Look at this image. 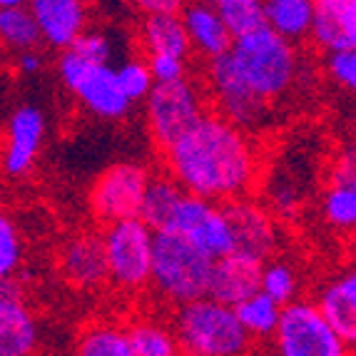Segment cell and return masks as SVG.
<instances>
[{
    "instance_id": "cell-32",
    "label": "cell",
    "mask_w": 356,
    "mask_h": 356,
    "mask_svg": "<svg viewBox=\"0 0 356 356\" xmlns=\"http://www.w3.org/2000/svg\"><path fill=\"white\" fill-rule=\"evenodd\" d=\"M23 257V244H20L18 227L13 225L10 217L0 212V280L13 277Z\"/></svg>"
},
{
    "instance_id": "cell-12",
    "label": "cell",
    "mask_w": 356,
    "mask_h": 356,
    "mask_svg": "<svg viewBox=\"0 0 356 356\" xmlns=\"http://www.w3.org/2000/svg\"><path fill=\"white\" fill-rule=\"evenodd\" d=\"M222 212H225V220L232 232V252L252 257L264 264V259L277 247V229H274L269 214L259 204L250 202L244 197L227 200Z\"/></svg>"
},
{
    "instance_id": "cell-1",
    "label": "cell",
    "mask_w": 356,
    "mask_h": 356,
    "mask_svg": "<svg viewBox=\"0 0 356 356\" xmlns=\"http://www.w3.org/2000/svg\"><path fill=\"white\" fill-rule=\"evenodd\" d=\"M165 152L172 177L190 195L227 202L254 184L257 154L250 137L222 115L202 113Z\"/></svg>"
},
{
    "instance_id": "cell-3",
    "label": "cell",
    "mask_w": 356,
    "mask_h": 356,
    "mask_svg": "<svg viewBox=\"0 0 356 356\" xmlns=\"http://www.w3.org/2000/svg\"><path fill=\"white\" fill-rule=\"evenodd\" d=\"M229 55L250 88L264 100L284 95L297 75V53L291 42L269 25L234 38Z\"/></svg>"
},
{
    "instance_id": "cell-21",
    "label": "cell",
    "mask_w": 356,
    "mask_h": 356,
    "mask_svg": "<svg viewBox=\"0 0 356 356\" xmlns=\"http://www.w3.org/2000/svg\"><path fill=\"white\" fill-rule=\"evenodd\" d=\"M143 40L149 53H167L187 58L190 53V38L177 13H147L143 25Z\"/></svg>"
},
{
    "instance_id": "cell-27",
    "label": "cell",
    "mask_w": 356,
    "mask_h": 356,
    "mask_svg": "<svg viewBox=\"0 0 356 356\" xmlns=\"http://www.w3.org/2000/svg\"><path fill=\"white\" fill-rule=\"evenodd\" d=\"M127 339L132 356H175L179 351L175 334L157 324H137L127 332Z\"/></svg>"
},
{
    "instance_id": "cell-39",
    "label": "cell",
    "mask_w": 356,
    "mask_h": 356,
    "mask_svg": "<svg viewBox=\"0 0 356 356\" xmlns=\"http://www.w3.org/2000/svg\"><path fill=\"white\" fill-rule=\"evenodd\" d=\"M192 3H214V0H192Z\"/></svg>"
},
{
    "instance_id": "cell-31",
    "label": "cell",
    "mask_w": 356,
    "mask_h": 356,
    "mask_svg": "<svg viewBox=\"0 0 356 356\" xmlns=\"http://www.w3.org/2000/svg\"><path fill=\"white\" fill-rule=\"evenodd\" d=\"M115 75H118L120 88H122V92H125L130 102L147 97V92L154 85L152 72H149L147 63H143V60H127L115 70Z\"/></svg>"
},
{
    "instance_id": "cell-23",
    "label": "cell",
    "mask_w": 356,
    "mask_h": 356,
    "mask_svg": "<svg viewBox=\"0 0 356 356\" xmlns=\"http://www.w3.org/2000/svg\"><path fill=\"white\" fill-rule=\"evenodd\" d=\"M182 195L184 190L175 177H149L147 190L143 195V204H140V220L149 229H165L172 220V212Z\"/></svg>"
},
{
    "instance_id": "cell-24",
    "label": "cell",
    "mask_w": 356,
    "mask_h": 356,
    "mask_svg": "<svg viewBox=\"0 0 356 356\" xmlns=\"http://www.w3.org/2000/svg\"><path fill=\"white\" fill-rule=\"evenodd\" d=\"M234 314H237L239 324L250 337H272L277 319H280L282 304L269 299L264 291H254L247 299L234 304Z\"/></svg>"
},
{
    "instance_id": "cell-36",
    "label": "cell",
    "mask_w": 356,
    "mask_h": 356,
    "mask_svg": "<svg viewBox=\"0 0 356 356\" xmlns=\"http://www.w3.org/2000/svg\"><path fill=\"white\" fill-rule=\"evenodd\" d=\"M145 13H179L184 0H125Z\"/></svg>"
},
{
    "instance_id": "cell-38",
    "label": "cell",
    "mask_w": 356,
    "mask_h": 356,
    "mask_svg": "<svg viewBox=\"0 0 356 356\" xmlns=\"http://www.w3.org/2000/svg\"><path fill=\"white\" fill-rule=\"evenodd\" d=\"M15 6H28V0H0V8H15Z\"/></svg>"
},
{
    "instance_id": "cell-14",
    "label": "cell",
    "mask_w": 356,
    "mask_h": 356,
    "mask_svg": "<svg viewBox=\"0 0 356 356\" xmlns=\"http://www.w3.org/2000/svg\"><path fill=\"white\" fill-rule=\"evenodd\" d=\"M42 137H45V115L40 107L23 105L13 113L8 122V140L0 165L8 177H20L30 170L40 152Z\"/></svg>"
},
{
    "instance_id": "cell-11",
    "label": "cell",
    "mask_w": 356,
    "mask_h": 356,
    "mask_svg": "<svg viewBox=\"0 0 356 356\" xmlns=\"http://www.w3.org/2000/svg\"><path fill=\"white\" fill-rule=\"evenodd\" d=\"M209 80H212L214 97L220 102L222 118H227L237 127H257L264 120L267 100L250 88L229 53L212 58Z\"/></svg>"
},
{
    "instance_id": "cell-33",
    "label": "cell",
    "mask_w": 356,
    "mask_h": 356,
    "mask_svg": "<svg viewBox=\"0 0 356 356\" xmlns=\"http://www.w3.org/2000/svg\"><path fill=\"white\" fill-rule=\"evenodd\" d=\"M70 50L88 63H95V65H110V58H113V42L102 33H85L83 30L70 42Z\"/></svg>"
},
{
    "instance_id": "cell-15",
    "label": "cell",
    "mask_w": 356,
    "mask_h": 356,
    "mask_svg": "<svg viewBox=\"0 0 356 356\" xmlns=\"http://www.w3.org/2000/svg\"><path fill=\"white\" fill-rule=\"evenodd\" d=\"M259 274L261 261L229 252V254L212 261L207 297L217 299L227 307H234L237 302L259 291Z\"/></svg>"
},
{
    "instance_id": "cell-18",
    "label": "cell",
    "mask_w": 356,
    "mask_h": 356,
    "mask_svg": "<svg viewBox=\"0 0 356 356\" xmlns=\"http://www.w3.org/2000/svg\"><path fill=\"white\" fill-rule=\"evenodd\" d=\"M60 269L75 286H97L107 280V259L102 237L80 234L65 244L60 254Z\"/></svg>"
},
{
    "instance_id": "cell-2",
    "label": "cell",
    "mask_w": 356,
    "mask_h": 356,
    "mask_svg": "<svg viewBox=\"0 0 356 356\" xmlns=\"http://www.w3.org/2000/svg\"><path fill=\"white\" fill-rule=\"evenodd\" d=\"M175 339L179 351L192 356H239L247 354L252 344L234 309L212 297L192 299L179 307Z\"/></svg>"
},
{
    "instance_id": "cell-40",
    "label": "cell",
    "mask_w": 356,
    "mask_h": 356,
    "mask_svg": "<svg viewBox=\"0 0 356 356\" xmlns=\"http://www.w3.org/2000/svg\"><path fill=\"white\" fill-rule=\"evenodd\" d=\"M0 200H3V197H0Z\"/></svg>"
},
{
    "instance_id": "cell-9",
    "label": "cell",
    "mask_w": 356,
    "mask_h": 356,
    "mask_svg": "<svg viewBox=\"0 0 356 356\" xmlns=\"http://www.w3.org/2000/svg\"><path fill=\"white\" fill-rule=\"evenodd\" d=\"M167 229L184 234L209 259H220L232 252V232L225 220V212L220 207H214L212 200H204V197L184 192L175 207Z\"/></svg>"
},
{
    "instance_id": "cell-28",
    "label": "cell",
    "mask_w": 356,
    "mask_h": 356,
    "mask_svg": "<svg viewBox=\"0 0 356 356\" xmlns=\"http://www.w3.org/2000/svg\"><path fill=\"white\" fill-rule=\"evenodd\" d=\"M77 354L83 356H132L127 332L113 327H92L77 341Z\"/></svg>"
},
{
    "instance_id": "cell-20",
    "label": "cell",
    "mask_w": 356,
    "mask_h": 356,
    "mask_svg": "<svg viewBox=\"0 0 356 356\" xmlns=\"http://www.w3.org/2000/svg\"><path fill=\"white\" fill-rule=\"evenodd\" d=\"M182 23L184 30H187V38H190V45L200 50V53L209 55V58L229 53L234 38L229 35V30L222 23L220 13H217V8L212 3H192V6H187L182 13Z\"/></svg>"
},
{
    "instance_id": "cell-17",
    "label": "cell",
    "mask_w": 356,
    "mask_h": 356,
    "mask_svg": "<svg viewBox=\"0 0 356 356\" xmlns=\"http://www.w3.org/2000/svg\"><path fill=\"white\" fill-rule=\"evenodd\" d=\"M309 35L324 50H356V0H314Z\"/></svg>"
},
{
    "instance_id": "cell-26",
    "label": "cell",
    "mask_w": 356,
    "mask_h": 356,
    "mask_svg": "<svg viewBox=\"0 0 356 356\" xmlns=\"http://www.w3.org/2000/svg\"><path fill=\"white\" fill-rule=\"evenodd\" d=\"M217 13L232 38L247 35L252 30L267 25L261 0H217Z\"/></svg>"
},
{
    "instance_id": "cell-13",
    "label": "cell",
    "mask_w": 356,
    "mask_h": 356,
    "mask_svg": "<svg viewBox=\"0 0 356 356\" xmlns=\"http://www.w3.org/2000/svg\"><path fill=\"white\" fill-rule=\"evenodd\" d=\"M38 346V324L23 286L13 277L0 280V356H28Z\"/></svg>"
},
{
    "instance_id": "cell-7",
    "label": "cell",
    "mask_w": 356,
    "mask_h": 356,
    "mask_svg": "<svg viewBox=\"0 0 356 356\" xmlns=\"http://www.w3.org/2000/svg\"><path fill=\"white\" fill-rule=\"evenodd\" d=\"M272 337L277 341V351L284 356H344L349 351L321 316L316 304L294 299L280 309Z\"/></svg>"
},
{
    "instance_id": "cell-34",
    "label": "cell",
    "mask_w": 356,
    "mask_h": 356,
    "mask_svg": "<svg viewBox=\"0 0 356 356\" xmlns=\"http://www.w3.org/2000/svg\"><path fill=\"white\" fill-rule=\"evenodd\" d=\"M329 72L334 83L346 90L356 88V50H332L329 55Z\"/></svg>"
},
{
    "instance_id": "cell-37",
    "label": "cell",
    "mask_w": 356,
    "mask_h": 356,
    "mask_svg": "<svg viewBox=\"0 0 356 356\" xmlns=\"http://www.w3.org/2000/svg\"><path fill=\"white\" fill-rule=\"evenodd\" d=\"M18 65L25 75H35V72L40 70V58H38V53H33V48H28V50H23V55H20Z\"/></svg>"
},
{
    "instance_id": "cell-6",
    "label": "cell",
    "mask_w": 356,
    "mask_h": 356,
    "mask_svg": "<svg viewBox=\"0 0 356 356\" xmlns=\"http://www.w3.org/2000/svg\"><path fill=\"white\" fill-rule=\"evenodd\" d=\"M152 234L140 217L110 222L102 247L107 259V280L122 289H143L152 267Z\"/></svg>"
},
{
    "instance_id": "cell-22",
    "label": "cell",
    "mask_w": 356,
    "mask_h": 356,
    "mask_svg": "<svg viewBox=\"0 0 356 356\" xmlns=\"http://www.w3.org/2000/svg\"><path fill=\"white\" fill-rule=\"evenodd\" d=\"M267 25L286 40H299L309 35L314 0H261Z\"/></svg>"
},
{
    "instance_id": "cell-35",
    "label": "cell",
    "mask_w": 356,
    "mask_h": 356,
    "mask_svg": "<svg viewBox=\"0 0 356 356\" xmlns=\"http://www.w3.org/2000/svg\"><path fill=\"white\" fill-rule=\"evenodd\" d=\"M147 67L152 72L154 83H172V80L184 77V58H177V55L149 53Z\"/></svg>"
},
{
    "instance_id": "cell-25",
    "label": "cell",
    "mask_w": 356,
    "mask_h": 356,
    "mask_svg": "<svg viewBox=\"0 0 356 356\" xmlns=\"http://www.w3.org/2000/svg\"><path fill=\"white\" fill-rule=\"evenodd\" d=\"M0 40L6 42L8 48H33L40 40V30H38L33 13L25 6L0 8Z\"/></svg>"
},
{
    "instance_id": "cell-41",
    "label": "cell",
    "mask_w": 356,
    "mask_h": 356,
    "mask_svg": "<svg viewBox=\"0 0 356 356\" xmlns=\"http://www.w3.org/2000/svg\"><path fill=\"white\" fill-rule=\"evenodd\" d=\"M214 3H217V0H214Z\"/></svg>"
},
{
    "instance_id": "cell-30",
    "label": "cell",
    "mask_w": 356,
    "mask_h": 356,
    "mask_svg": "<svg viewBox=\"0 0 356 356\" xmlns=\"http://www.w3.org/2000/svg\"><path fill=\"white\" fill-rule=\"evenodd\" d=\"M297 274L286 267L284 261H272L269 267H261L259 274V291H264L277 304H286L297 294Z\"/></svg>"
},
{
    "instance_id": "cell-10",
    "label": "cell",
    "mask_w": 356,
    "mask_h": 356,
    "mask_svg": "<svg viewBox=\"0 0 356 356\" xmlns=\"http://www.w3.org/2000/svg\"><path fill=\"white\" fill-rule=\"evenodd\" d=\"M147 182L149 172L143 165L122 162V165L110 167L92 187L90 204H92L95 217L107 225L127 220V217H140V204H143Z\"/></svg>"
},
{
    "instance_id": "cell-16",
    "label": "cell",
    "mask_w": 356,
    "mask_h": 356,
    "mask_svg": "<svg viewBox=\"0 0 356 356\" xmlns=\"http://www.w3.org/2000/svg\"><path fill=\"white\" fill-rule=\"evenodd\" d=\"M28 10L35 18L40 38L53 48H70L88 25L85 0H28Z\"/></svg>"
},
{
    "instance_id": "cell-29",
    "label": "cell",
    "mask_w": 356,
    "mask_h": 356,
    "mask_svg": "<svg viewBox=\"0 0 356 356\" xmlns=\"http://www.w3.org/2000/svg\"><path fill=\"white\" fill-rule=\"evenodd\" d=\"M324 214L337 229L356 225V182H332L324 197Z\"/></svg>"
},
{
    "instance_id": "cell-19",
    "label": "cell",
    "mask_w": 356,
    "mask_h": 356,
    "mask_svg": "<svg viewBox=\"0 0 356 356\" xmlns=\"http://www.w3.org/2000/svg\"><path fill=\"white\" fill-rule=\"evenodd\" d=\"M316 309L327 319L329 327L337 332V337L346 344V349H354L356 344V277L351 272L341 274L327 289L321 291Z\"/></svg>"
},
{
    "instance_id": "cell-8",
    "label": "cell",
    "mask_w": 356,
    "mask_h": 356,
    "mask_svg": "<svg viewBox=\"0 0 356 356\" xmlns=\"http://www.w3.org/2000/svg\"><path fill=\"white\" fill-rule=\"evenodd\" d=\"M202 113L200 92L184 77L172 83H154L147 92L149 132L162 149H167L182 132L190 130Z\"/></svg>"
},
{
    "instance_id": "cell-5",
    "label": "cell",
    "mask_w": 356,
    "mask_h": 356,
    "mask_svg": "<svg viewBox=\"0 0 356 356\" xmlns=\"http://www.w3.org/2000/svg\"><path fill=\"white\" fill-rule=\"evenodd\" d=\"M58 72L60 80L65 83V88L77 100L83 102L85 110H90L97 118L120 120L130 113L132 102L120 88L115 67L88 63L72 53L70 48H65V53L60 55Z\"/></svg>"
},
{
    "instance_id": "cell-4",
    "label": "cell",
    "mask_w": 356,
    "mask_h": 356,
    "mask_svg": "<svg viewBox=\"0 0 356 356\" xmlns=\"http://www.w3.org/2000/svg\"><path fill=\"white\" fill-rule=\"evenodd\" d=\"M212 261L200 247L175 229H154L152 234V267L149 280L154 286L177 304L207 297Z\"/></svg>"
}]
</instances>
